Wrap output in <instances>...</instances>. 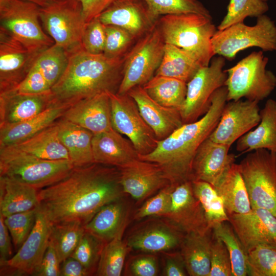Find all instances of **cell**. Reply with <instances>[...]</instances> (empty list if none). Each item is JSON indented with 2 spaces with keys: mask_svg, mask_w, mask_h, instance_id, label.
Returning a JSON list of instances; mask_svg holds the SVG:
<instances>
[{
  "mask_svg": "<svg viewBox=\"0 0 276 276\" xmlns=\"http://www.w3.org/2000/svg\"><path fill=\"white\" fill-rule=\"evenodd\" d=\"M124 193L119 168L94 163L74 167L61 180L39 190L37 208L52 224L76 221L85 225Z\"/></svg>",
  "mask_w": 276,
  "mask_h": 276,
  "instance_id": "1",
  "label": "cell"
},
{
  "mask_svg": "<svg viewBox=\"0 0 276 276\" xmlns=\"http://www.w3.org/2000/svg\"><path fill=\"white\" fill-rule=\"evenodd\" d=\"M225 86L212 95L208 111L197 121L182 124L166 138L158 141L151 152L139 155V159L157 164L172 185L191 180L192 165L201 143L216 127L226 103Z\"/></svg>",
  "mask_w": 276,
  "mask_h": 276,
  "instance_id": "2",
  "label": "cell"
},
{
  "mask_svg": "<svg viewBox=\"0 0 276 276\" xmlns=\"http://www.w3.org/2000/svg\"><path fill=\"white\" fill-rule=\"evenodd\" d=\"M124 61V57L109 58L84 49L71 54L64 73L51 88V106L68 108L99 94L117 93Z\"/></svg>",
  "mask_w": 276,
  "mask_h": 276,
  "instance_id": "3",
  "label": "cell"
},
{
  "mask_svg": "<svg viewBox=\"0 0 276 276\" xmlns=\"http://www.w3.org/2000/svg\"><path fill=\"white\" fill-rule=\"evenodd\" d=\"M165 43L185 51L202 67L208 66L215 55L212 39L217 31L212 17L195 13L169 14L157 20Z\"/></svg>",
  "mask_w": 276,
  "mask_h": 276,
  "instance_id": "4",
  "label": "cell"
},
{
  "mask_svg": "<svg viewBox=\"0 0 276 276\" xmlns=\"http://www.w3.org/2000/svg\"><path fill=\"white\" fill-rule=\"evenodd\" d=\"M74 168L70 160L44 159L10 147L0 148V175L38 190L61 180Z\"/></svg>",
  "mask_w": 276,
  "mask_h": 276,
  "instance_id": "5",
  "label": "cell"
},
{
  "mask_svg": "<svg viewBox=\"0 0 276 276\" xmlns=\"http://www.w3.org/2000/svg\"><path fill=\"white\" fill-rule=\"evenodd\" d=\"M268 62L262 51L253 52L226 70L227 101L244 98L259 102L267 98L276 87V76L266 68Z\"/></svg>",
  "mask_w": 276,
  "mask_h": 276,
  "instance_id": "6",
  "label": "cell"
},
{
  "mask_svg": "<svg viewBox=\"0 0 276 276\" xmlns=\"http://www.w3.org/2000/svg\"><path fill=\"white\" fill-rule=\"evenodd\" d=\"M39 12V7L24 0H0V29L39 54L54 43L43 29Z\"/></svg>",
  "mask_w": 276,
  "mask_h": 276,
  "instance_id": "7",
  "label": "cell"
},
{
  "mask_svg": "<svg viewBox=\"0 0 276 276\" xmlns=\"http://www.w3.org/2000/svg\"><path fill=\"white\" fill-rule=\"evenodd\" d=\"M157 22L135 41L125 55L123 77L117 94H127L132 88L143 86L155 75L165 45Z\"/></svg>",
  "mask_w": 276,
  "mask_h": 276,
  "instance_id": "8",
  "label": "cell"
},
{
  "mask_svg": "<svg viewBox=\"0 0 276 276\" xmlns=\"http://www.w3.org/2000/svg\"><path fill=\"white\" fill-rule=\"evenodd\" d=\"M215 55L232 60L248 48L257 47L262 51H276V25L268 16L257 17L254 26L240 22L222 30H217L212 39Z\"/></svg>",
  "mask_w": 276,
  "mask_h": 276,
  "instance_id": "9",
  "label": "cell"
},
{
  "mask_svg": "<svg viewBox=\"0 0 276 276\" xmlns=\"http://www.w3.org/2000/svg\"><path fill=\"white\" fill-rule=\"evenodd\" d=\"M238 164L251 209H266L276 216V154L258 149Z\"/></svg>",
  "mask_w": 276,
  "mask_h": 276,
  "instance_id": "10",
  "label": "cell"
},
{
  "mask_svg": "<svg viewBox=\"0 0 276 276\" xmlns=\"http://www.w3.org/2000/svg\"><path fill=\"white\" fill-rule=\"evenodd\" d=\"M44 32L70 55L83 49L82 38L86 24L80 0H61L40 8Z\"/></svg>",
  "mask_w": 276,
  "mask_h": 276,
  "instance_id": "11",
  "label": "cell"
},
{
  "mask_svg": "<svg viewBox=\"0 0 276 276\" xmlns=\"http://www.w3.org/2000/svg\"><path fill=\"white\" fill-rule=\"evenodd\" d=\"M225 64L223 57H214L208 66L201 67L187 83L186 98L179 109L183 124L197 121L208 111L213 93L225 86Z\"/></svg>",
  "mask_w": 276,
  "mask_h": 276,
  "instance_id": "12",
  "label": "cell"
},
{
  "mask_svg": "<svg viewBox=\"0 0 276 276\" xmlns=\"http://www.w3.org/2000/svg\"><path fill=\"white\" fill-rule=\"evenodd\" d=\"M109 96L113 129L128 138L139 155L153 151L158 140L142 117L134 100L128 94L109 93Z\"/></svg>",
  "mask_w": 276,
  "mask_h": 276,
  "instance_id": "13",
  "label": "cell"
},
{
  "mask_svg": "<svg viewBox=\"0 0 276 276\" xmlns=\"http://www.w3.org/2000/svg\"><path fill=\"white\" fill-rule=\"evenodd\" d=\"M52 223L37 208L34 226L16 254L0 264L1 275H31L38 268L49 245Z\"/></svg>",
  "mask_w": 276,
  "mask_h": 276,
  "instance_id": "14",
  "label": "cell"
},
{
  "mask_svg": "<svg viewBox=\"0 0 276 276\" xmlns=\"http://www.w3.org/2000/svg\"><path fill=\"white\" fill-rule=\"evenodd\" d=\"M219 121L209 137L229 146L256 127L260 121L259 102L241 99L228 101Z\"/></svg>",
  "mask_w": 276,
  "mask_h": 276,
  "instance_id": "15",
  "label": "cell"
},
{
  "mask_svg": "<svg viewBox=\"0 0 276 276\" xmlns=\"http://www.w3.org/2000/svg\"><path fill=\"white\" fill-rule=\"evenodd\" d=\"M227 214L247 253L260 246H276V216L271 212L256 208L244 214Z\"/></svg>",
  "mask_w": 276,
  "mask_h": 276,
  "instance_id": "16",
  "label": "cell"
},
{
  "mask_svg": "<svg viewBox=\"0 0 276 276\" xmlns=\"http://www.w3.org/2000/svg\"><path fill=\"white\" fill-rule=\"evenodd\" d=\"M38 54L0 29V93L17 87L29 73Z\"/></svg>",
  "mask_w": 276,
  "mask_h": 276,
  "instance_id": "17",
  "label": "cell"
},
{
  "mask_svg": "<svg viewBox=\"0 0 276 276\" xmlns=\"http://www.w3.org/2000/svg\"><path fill=\"white\" fill-rule=\"evenodd\" d=\"M185 234L203 232L210 228L204 210L195 196L191 180L176 185L168 212L163 217Z\"/></svg>",
  "mask_w": 276,
  "mask_h": 276,
  "instance_id": "18",
  "label": "cell"
},
{
  "mask_svg": "<svg viewBox=\"0 0 276 276\" xmlns=\"http://www.w3.org/2000/svg\"><path fill=\"white\" fill-rule=\"evenodd\" d=\"M119 169L124 193L128 194L137 201L143 200L172 185L160 166L153 162L138 159Z\"/></svg>",
  "mask_w": 276,
  "mask_h": 276,
  "instance_id": "19",
  "label": "cell"
},
{
  "mask_svg": "<svg viewBox=\"0 0 276 276\" xmlns=\"http://www.w3.org/2000/svg\"><path fill=\"white\" fill-rule=\"evenodd\" d=\"M98 17L105 26L125 29L136 40L150 31L158 20L152 16L143 0H116Z\"/></svg>",
  "mask_w": 276,
  "mask_h": 276,
  "instance_id": "20",
  "label": "cell"
},
{
  "mask_svg": "<svg viewBox=\"0 0 276 276\" xmlns=\"http://www.w3.org/2000/svg\"><path fill=\"white\" fill-rule=\"evenodd\" d=\"M231 146L207 137L200 145L194 157L191 181L201 180L216 185L235 163L236 156L229 153Z\"/></svg>",
  "mask_w": 276,
  "mask_h": 276,
  "instance_id": "21",
  "label": "cell"
},
{
  "mask_svg": "<svg viewBox=\"0 0 276 276\" xmlns=\"http://www.w3.org/2000/svg\"><path fill=\"white\" fill-rule=\"evenodd\" d=\"M185 235L168 220H156L133 232L126 243L130 248L145 252L167 251L179 248Z\"/></svg>",
  "mask_w": 276,
  "mask_h": 276,
  "instance_id": "22",
  "label": "cell"
},
{
  "mask_svg": "<svg viewBox=\"0 0 276 276\" xmlns=\"http://www.w3.org/2000/svg\"><path fill=\"white\" fill-rule=\"evenodd\" d=\"M61 118L84 128L94 134L113 128L109 93H102L77 102L67 108Z\"/></svg>",
  "mask_w": 276,
  "mask_h": 276,
  "instance_id": "23",
  "label": "cell"
},
{
  "mask_svg": "<svg viewBox=\"0 0 276 276\" xmlns=\"http://www.w3.org/2000/svg\"><path fill=\"white\" fill-rule=\"evenodd\" d=\"M135 102L140 112L158 141L168 136L183 124L179 109L161 105L153 100L142 86L127 93Z\"/></svg>",
  "mask_w": 276,
  "mask_h": 276,
  "instance_id": "24",
  "label": "cell"
},
{
  "mask_svg": "<svg viewBox=\"0 0 276 276\" xmlns=\"http://www.w3.org/2000/svg\"><path fill=\"white\" fill-rule=\"evenodd\" d=\"M51 107L50 91L38 95L13 89L0 93V127L33 118Z\"/></svg>",
  "mask_w": 276,
  "mask_h": 276,
  "instance_id": "25",
  "label": "cell"
},
{
  "mask_svg": "<svg viewBox=\"0 0 276 276\" xmlns=\"http://www.w3.org/2000/svg\"><path fill=\"white\" fill-rule=\"evenodd\" d=\"M92 147L96 163L120 168L139 159L130 141L113 128L94 134Z\"/></svg>",
  "mask_w": 276,
  "mask_h": 276,
  "instance_id": "26",
  "label": "cell"
},
{
  "mask_svg": "<svg viewBox=\"0 0 276 276\" xmlns=\"http://www.w3.org/2000/svg\"><path fill=\"white\" fill-rule=\"evenodd\" d=\"M260 114L256 128L237 141V151L244 153L263 149L276 154V101L267 100Z\"/></svg>",
  "mask_w": 276,
  "mask_h": 276,
  "instance_id": "27",
  "label": "cell"
},
{
  "mask_svg": "<svg viewBox=\"0 0 276 276\" xmlns=\"http://www.w3.org/2000/svg\"><path fill=\"white\" fill-rule=\"evenodd\" d=\"M213 235L212 227L203 232H192L185 235L179 251L188 275L209 276Z\"/></svg>",
  "mask_w": 276,
  "mask_h": 276,
  "instance_id": "28",
  "label": "cell"
},
{
  "mask_svg": "<svg viewBox=\"0 0 276 276\" xmlns=\"http://www.w3.org/2000/svg\"><path fill=\"white\" fill-rule=\"evenodd\" d=\"M57 124L59 139L67 150L74 167H83L95 163L92 147L94 134L62 118L58 120Z\"/></svg>",
  "mask_w": 276,
  "mask_h": 276,
  "instance_id": "29",
  "label": "cell"
},
{
  "mask_svg": "<svg viewBox=\"0 0 276 276\" xmlns=\"http://www.w3.org/2000/svg\"><path fill=\"white\" fill-rule=\"evenodd\" d=\"M67 108L51 106L24 121L0 127V148L20 143L39 133L61 118Z\"/></svg>",
  "mask_w": 276,
  "mask_h": 276,
  "instance_id": "30",
  "label": "cell"
},
{
  "mask_svg": "<svg viewBox=\"0 0 276 276\" xmlns=\"http://www.w3.org/2000/svg\"><path fill=\"white\" fill-rule=\"evenodd\" d=\"M38 190L0 175V214L4 217L38 207Z\"/></svg>",
  "mask_w": 276,
  "mask_h": 276,
  "instance_id": "31",
  "label": "cell"
},
{
  "mask_svg": "<svg viewBox=\"0 0 276 276\" xmlns=\"http://www.w3.org/2000/svg\"><path fill=\"white\" fill-rule=\"evenodd\" d=\"M214 187L222 198L227 213L244 214L251 210L239 164H233Z\"/></svg>",
  "mask_w": 276,
  "mask_h": 276,
  "instance_id": "32",
  "label": "cell"
},
{
  "mask_svg": "<svg viewBox=\"0 0 276 276\" xmlns=\"http://www.w3.org/2000/svg\"><path fill=\"white\" fill-rule=\"evenodd\" d=\"M57 121L33 136L10 147L44 159L70 160L58 136Z\"/></svg>",
  "mask_w": 276,
  "mask_h": 276,
  "instance_id": "33",
  "label": "cell"
},
{
  "mask_svg": "<svg viewBox=\"0 0 276 276\" xmlns=\"http://www.w3.org/2000/svg\"><path fill=\"white\" fill-rule=\"evenodd\" d=\"M127 221L125 205L119 199L101 208L84 228L106 243L118 234Z\"/></svg>",
  "mask_w": 276,
  "mask_h": 276,
  "instance_id": "34",
  "label": "cell"
},
{
  "mask_svg": "<svg viewBox=\"0 0 276 276\" xmlns=\"http://www.w3.org/2000/svg\"><path fill=\"white\" fill-rule=\"evenodd\" d=\"M202 66L182 49L165 43L160 64L155 75L175 78L188 83Z\"/></svg>",
  "mask_w": 276,
  "mask_h": 276,
  "instance_id": "35",
  "label": "cell"
},
{
  "mask_svg": "<svg viewBox=\"0 0 276 276\" xmlns=\"http://www.w3.org/2000/svg\"><path fill=\"white\" fill-rule=\"evenodd\" d=\"M187 83L173 78L154 75L142 87L162 106L180 109L186 96Z\"/></svg>",
  "mask_w": 276,
  "mask_h": 276,
  "instance_id": "36",
  "label": "cell"
},
{
  "mask_svg": "<svg viewBox=\"0 0 276 276\" xmlns=\"http://www.w3.org/2000/svg\"><path fill=\"white\" fill-rule=\"evenodd\" d=\"M127 224L121 229L112 239L104 244L96 271L97 275H121L129 248L127 243L123 241V236Z\"/></svg>",
  "mask_w": 276,
  "mask_h": 276,
  "instance_id": "37",
  "label": "cell"
},
{
  "mask_svg": "<svg viewBox=\"0 0 276 276\" xmlns=\"http://www.w3.org/2000/svg\"><path fill=\"white\" fill-rule=\"evenodd\" d=\"M85 232L79 221L52 224L50 242L55 248L61 263L71 257Z\"/></svg>",
  "mask_w": 276,
  "mask_h": 276,
  "instance_id": "38",
  "label": "cell"
},
{
  "mask_svg": "<svg viewBox=\"0 0 276 276\" xmlns=\"http://www.w3.org/2000/svg\"><path fill=\"white\" fill-rule=\"evenodd\" d=\"M194 194L200 201L211 227L218 223L229 221L223 201L214 187L201 180H192Z\"/></svg>",
  "mask_w": 276,
  "mask_h": 276,
  "instance_id": "39",
  "label": "cell"
},
{
  "mask_svg": "<svg viewBox=\"0 0 276 276\" xmlns=\"http://www.w3.org/2000/svg\"><path fill=\"white\" fill-rule=\"evenodd\" d=\"M215 234L225 245L229 254L233 276L248 275L247 253L228 221L213 226Z\"/></svg>",
  "mask_w": 276,
  "mask_h": 276,
  "instance_id": "40",
  "label": "cell"
},
{
  "mask_svg": "<svg viewBox=\"0 0 276 276\" xmlns=\"http://www.w3.org/2000/svg\"><path fill=\"white\" fill-rule=\"evenodd\" d=\"M70 56L63 48L54 43L36 57L34 65L42 73L51 88L64 73Z\"/></svg>",
  "mask_w": 276,
  "mask_h": 276,
  "instance_id": "41",
  "label": "cell"
},
{
  "mask_svg": "<svg viewBox=\"0 0 276 276\" xmlns=\"http://www.w3.org/2000/svg\"><path fill=\"white\" fill-rule=\"evenodd\" d=\"M269 9L266 2L262 0H230L227 12L217 30H222L233 25L243 22L247 17H258Z\"/></svg>",
  "mask_w": 276,
  "mask_h": 276,
  "instance_id": "42",
  "label": "cell"
},
{
  "mask_svg": "<svg viewBox=\"0 0 276 276\" xmlns=\"http://www.w3.org/2000/svg\"><path fill=\"white\" fill-rule=\"evenodd\" d=\"M152 16L158 20L164 15L195 13L212 17L209 10L197 0H143Z\"/></svg>",
  "mask_w": 276,
  "mask_h": 276,
  "instance_id": "43",
  "label": "cell"
},
{
  "mask_svg": "<svg viewBox=\"0 0 276 276\" xmlns=\"http://www.w3.org/2000/svg\"><path fill=\"white\" fill-rule=\"evenodd\" d=\"M248 275L276 276V246H260L247 252Z\"/></svg>",
  "mask_w": 276,
  "mask_h": 276,
  "instance_id": "44",
  "label": "cell"
},
{
  "mask_svg": "<svg viewBox=\"0 0 276 276\" xmlns=\"http://www.w3.org/2000/svg\"><path fill=\"white\" fill-rule=\"evenodd\" d=\"M105 243L86 231L71 255L92 274L96 271L102 249Z\"/></svg>",
  "mask_w": 276,
  "mask_h": 276,
  "instance_id": "45",
  "label": "cell"
},
{
  "mask_svg": "<svg viewBox=\"0 0 276 276\" xmlns=\"http://www.w3.org/2000/svg\"><path fill=\"white\" fill-rule=\"evenodd\" d=\"M103 55L109 58L124 57L137 40L129 32L119 27L105 26Z\"/></svg>",
  "mask_w": 276,
  "mask_h": 276,
  "instance_id": "46",
  "label": "cell"
},
{
  "mask_svg": "<svg viewBox=\"0 0 276 276\" xmlns=\"http://www.w3.org/2000/svg\"><path fill=\"white\" fill-rule=\"evenodd\" d=\"M37 208L4 217V222L17 251L25 241L32 229L36 217Z\"/></svg>",
  "mask_w": 276,
  "mask_h": 276,
  "instance_id": "47",
  "label": "cell"
},
{
  "mask_svg": "<svg viewBox=\"0 0 276 276\" xmlns=\"http://www.w3.org/2000/svg\"><path fill=\"white\" fill-rule=\"evenodd\" d=\"M176 186L170 185L165 187L146 201L137 211L135 219H141L151 216L164 217L170 208L171 194Z\"/></svg>",
  "mask_w": 276,
  "mask_h": 276,
  "instance_id": "48",
  "label": "cell"
},
{
  "mask_svg": "<svg viewBox=\"0 0 276 276\" xmlns=\"http://www.w3.org/2000/svg\"><path fill=\"white\" fill-rule=\"evenodd\" d=\"M105 42V26L96 17L87 22L82 38L84 50L91 54H103Z\"/></svg>",
  "mask_w": 276,
  "mask_h": 276,
  "instance_id": "49",
  "label": "cell"
},
{
  "mask_svg": "<svg viewBox=\"0 0 276 276\" xmlns=\"http://www.w3.org/2000/svg\"><path fill=\"white\" fill-rule=\"evenodd\" d=\"M209 276H233L227 249L214 232L211 244V269Z\"/></svg>",
  "mask_w": 276,
  "mask_h": 276,
  "instance_id": "50",
  "label": "cell"
},
{
  "mask_svg": "<svg viewBox=\"0 0 276 276\" xmlns=\"http://www.w3.org/2000/svg\"><path fill=\"white\" fill-rule=\"evenodd\" d=\"M158 271L156 257L152 254L133 256L128 261L127 272L133 276H155Z\"/></svg>",
  "mask_w": 276,
  "mask_h": 276,
  "instance_id": "51",
  "label": "cell"
},
{
  "mask_svg": "<svg viewBox=\"0 0 276 276\" xmlns=\"http://www.w3.org/2000/svg\"><path fill=\"white\" fill-rule=\"evenodd\" d=\"M51 88L42 73L33 65L25 79L14 90L21 94L38 95L48 93Z\"/></svg>",
  "mask_w": 276,
  "mask_h": 276,
  "instance_id": "52",
  "label": "cell"
},
{
  "mask_svg": "<svg viewBox=\"0 0 276 276\" xmlns=\"http://www.w3.org/2000/svg\"><path fill=\"white\" fill-rule=\"evenodd\" d=\"M61 262L57 252L50 242L35 276H60Z\"/></svg>",
  "mask_w": 276,
  "mask_h": 276,
  "instance_id": "53",
  "label": "cell"
},
{
  "mask_svg": "<svg viewBox=\"0 0 276 276\" xmlns=\"http://www.w3.org/2000/svg\"><path fill=\"white\" fill-rule=\"evenodd\" d=\"M166 254L164 256L163 275L166 276L188 275L185 262L180 251Z\"/></svg>",
  "mask_w": 276,
  "mask_h": 276,
  "instance_id": "54",
  "label": "cell"
},
{
  "mask_svg": "<svg viewBox=\"0 0 276 276\" xmlns=\"http://www.w3.org/2000/svg\"><path fill=\"white\" fill-rule=\"evenodd\" d=\"M116 0H80L84 19L87 23L98 17Z\"/></svg>",
  "mask_w": 276,
  "mask_h": 276,
  "instance_id": "55",
  "label": "cell"
},
{
  "mask_svg": "<svg viewBox=\"0 0 276 276\" xmlns=\"http://www.w3.org/2000/svg\"><path fill=\"white\" fill-rule=\"evenodd\" d=\"M11 236L4 222V217L0 214V264L12 257Z\"/></svg>",
  "mask_w": 276,
  "mask_h": 276,
  "instance_id": "56",
  "label": "cell"
},
{
  "mask_svg": "<svg viewBox=\"0 0 276 276\" xmlns=\"http://www.w3.org/2000/svg\"><path fill=\"white\" fill-rule=\"evenodd\" d=\"M60 276H86L90 273L77 259L70 257L61 264Z\"/></svg>",
  "mask_w": 276,
  "mask_h": 276,
  "instance_id": "57",
  "label": "cell"
},
{
  "mask_svg": "<svg viewBox=\"0 0 276 276\" xmlns=\"http://www.w3.org/2000/svg\"><path fill=\"white\" fill-rule=\"evenodd\" d=\"M32 3L40 8L47 7L54 3L60 1L61 0H24Z\"/></svg>",
  "mask_w": 276,
  "mask_h": 276,
  "instance_id": "58",
  "label": "cell"
},
{
  "mask_svg": "<svg viewBox=\"0 0 276 276\" xmlns=\"http://www.w3.org/2000/svg\"><path fill=\"white\" fill-rule=\"evenodd\" d=\"M262 1L267 2V1H268V0H262Z\"/></svg>",
  "mask_w": 276,
  "mask_h": 276,
  "instance_id": "59",
  "label": "cell"
}]
</instances>
